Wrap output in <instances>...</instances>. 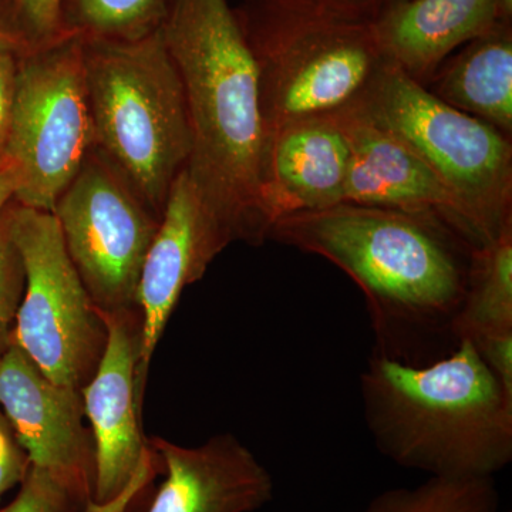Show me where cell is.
<instances>
[{"label": "cell", "mask_w": 512, "mask_h": 512, "mask_svg": "<svg viewBox=\"0 0 512 512\" xmlns=\"http://www.w3.org/2000/svg\"><path fill=\"white\" fill-rule=\"evenodd\" d=\"M332 5L338 6L357 15L375 19L380 10L386 5V0H326Z\"/></svg>", "instance_id": "obj_28"}, {"label": "cell", "mask_w": 512, "mask_h": 512, "mask_svg": "<svg viewBox=\"0 0 512 512\" xmlns=\"http://www.w3.org/2000/svg\"><path fill=\"white\" fill-rule=\"evenodd\" d=\"M99 312L107 328V345L82 390L96 460L93 503L87 512H127L161 467L141 429L144 392L138 366L143 320L138 308Z\"/></svg>", "instance_id": "obj_10"}, {"label": "cell", "mask_w": 512, "mask_h": 512, "mask_svg": "<svg viewBox=\"0 0 512 512\" xmlns=\"http://www.w3.org/2000/svg\"><path fill=\"white\" fill-rule=\"evenodd\" d=\"M348 171V141L333 116L309 117L278 128L268 137L262 183L269 229L288 215L345 202Z\"/></svg>", "instance_id": "obj_15"}, {"label": "cell", "mask_w": 512, "mask_h": 512, "mask_svg": "<svg viewBox=\"0 0 512 512\" xmlns=\"http://www.w3.org/2000/svg\"><path fill=\"white\" fill-rule=\"evenodd\" d=\"M25 291V269L9 234L5 211L0 215V359L13 342L16 316Z\"/></svg>", "instance_id": "obj_23"}, {"label": "cell", "mask_w": 512, "mask_h": 512, "mask_svg": "<svg viewBox=\"0 0 512 512\" xmlns=\"http://www.w3.org/2000/svg\"><path fill=\"white\" fill-rule=\"evenodd\" d=\"M92 498L52 471L30 464L12 503L0 512H87Z\"/></svg>", "instance_id": "obj_22"}, {"label": "cell", "mask_w": 512, "mask_h": 512, "mask_svg": "<svg viewBox=\"0 0 512 512\" xmlns=\"http://www.w3.org/2000/svg\"><path fill=\"white\" fill-rule=\"evenodd\" d=\"M268 239L320 256L355 282L373 353L426 365L458 345L454 325L474 248L436 218L342 202L281 218Z\"/></svg>", "instance_id": "obj_1"}, {"label": "cell", "mask_w": 512, "mask_h": 512, "mask_svg": "<svg viewBox=\"0 0 512 512\" xmlns=\"http://www.w3.org/2000/svg\"><path fill=\"white\" fill-rule=\"evenodd\" d=\"M512 333V228L471 254L466 296L454 336L474 340Z\"/></svg>", "instance_id": "obj_18"}, {"label": "cell", "mask_w": 512, "mask_h": 512, "mask_svg": "<svg viewBox=\"0 0 512 512\" xmlns=\"http://www.w3.org/2000/svg\"><path fill=\"white\" fill-rule=\"evenodd\" d=\"M346 109L392 134L429 165L487 242L512 228L511 137L448 106L390 62Z\"/></svg>", "instance_id": "obj_6"}, {"label": "cell", "mask_w": 512, "mask_h": 512, "mask_svg": "<svg viewBox=\"0 0 512 512\" xmlns=\"http://www.w3.org/2000/svg\"><path fill=\"white\" fill-rule=\"evenodd\" d=\"M426 89L512 137V25L497 23L468 42L441 64Z\"/></svg>", "instance_id": "obj_17"}, {"label": "cell", "mask_w": 512, "mask_h": 512, "mask_svg": "<svg viewBox=\"0 0 512 512\" xmlns=\"http://www.w3.org/2000/svg\"><path fill=\"white\" fill-rule=\"evenodd\" d=\"M53 215L97 309L137 308L141 269L160 217L99 148L90 151Z\"/></svg>", "instance_id": "obj_9"}, {"label": "cell", "mask_w": 512, "mask_h": 512, "mask_svg": "<svg viewBox=\"0 0 512 512\" xmlns=\"http://www.w3.org/2000/svg\"><path fill=\"white\" fill-rule=\"evenodd\" d=\"M96 147L82 39L18 52L15 99L2 158L18 175L16 204L55 211Z\"/></svg>", "instance_id": "obj_7"}, {"label": "cell", "mask_w": 512, "mask_h": 512, "mask_svg": "<svg viewBox=\"0 0 512 512\" xmlns=\"http://www.w3.org/2000/svg\"><path fill=\"white\" fill-rule=\"evenodd\" d=\"M180 74L194 147L187 171L238 241L268 239L258 73L228 0H171L160 28Z\"/></svg>", "instance_id": "obj_2"}, {"label": "cell", "mask_w": 512, "mask_h": 512, "mask_svg": "<svg viewBox=\"0 0 512 512\" xmlns=\"http://www.w3.org/2000/svg\"><path fill=\"white\" fill-rule=\"evenodd\" d=\"M500 494L494 478L429 477L414 487L389 488L362 512H495Z\"/></svg>", "instance_id": "obj_20"}, {"label": "cell", "mask_w": 512, "mask_h": 512, "mask_svg": "<svg viewBox=\"0 0 512 512\" xmlns=\"http://www.w3.org/2000/svg\"><path fill=\"white\" fill-rule=\"evenodd\" d=\"M171 0H64L67 35L84 40L126 42L153 35Z\"/></svg>", "instance_id": "obj_19"}, {"label": "cell", "mask_w": 512, "mask_h": 512, "mask_svg": "<svg viewBox=\"0 0 512 512\" xmlns=\"http://www.w3.org/2000/svg\"><path fill=\"white\" fill-rule=\"evenodd\" d=\"M234 12L258 73L266 144L286 124L352 106L389 62L375 19L326 0H242Z\"/></svg>", "instance_id": "obj_4"}, {"label": "cell", "mask_w": 512, "mask_h": 512, "mask_svg": "<svg viewBox=\"0 0 512 512\" xmlns=\"http://www.w3.org/2000/svg\"><path fill=\"white\" fill-rule=\"evenodd\" d=\"M505 392L512 396V333L468 340Z\"/></svg>", "instance_id": "obj_25"}, {"label": "cell", "mask_w": 512, "mask_h": 512, "mask_svg": "<svg viewBox=\"0 0 512 512\" xmlns=\"http://www.w3.org/2000/svg\"><path fill=\"white\" fill-rule=\"evenodd\" d=\"M165 480L147 512H255L274 498L268 468L231 433L197 447L153 437Z\"/></svg>", "instance_id": "obj_14"}, {"label": "cell", "mask_w": 512, "mask_h": 512, "mask_svg": "<svg viewBox=\"0 0 512 512\" xmlns=\"http://www.w3.org/2000/svg\"><path fill=\"white\" fill-rule=\"evenodd\" d=\"M6 221L25 269L13 340L47 379L82 392L107 345V328L67 254L52 212L8 205Z\"/></svg>", "instance_id": "obj_8"}, {"label": "cell", "mask_w": 512, "mask_h": 512, "mask_svg": "<svg viewBox=\"0 0 512 512\" xmlns=\"http://www.w3.org/2000/svg\"><path fill=\"white\" fill-rule=\"evenodd\" d=\"M64 0H0V37L18 52L40 49L67 35Z\"/></svg>", "instance_id": "obj_21"}, {"label": "cell", "mask_w": 512, "mask_h": 512, "mask_svg": "<svg viewBox=\"0 0 512 512\" xmlns=\"http://www.w3.org/2000/svg\"><path fill=\"white\" fill-rule=\"evenodd\" d=\"M96 147L161 218L194 136L180 74L160 29L126 42L84 40Z\"/></svg>", "instance_id": "obj_5"}, {"label": "cell", "mask_w": 512, "mask_h": 512, "mask_svg": "<svg viewBox=\"0 0 512 512\" xmlns=\"http://www.w3.org/2000/svg\"><path fill=\"white\" fill-rule=\"evenodd\" d=\"M235 241L234 229L208 204L185 167L165 201L138 282L137 308L143 320L138 382L143 392L151 359L184 289L200 281Z\"/></svg>", "instance_id": "obj_11"}, {"label": "cell", "mask_w": 512, "mask_h": 512, "mask_svg": "<svg viewBox=\"0 0 512 512\" xmlns=\"http://www.w3.org/2000/svg\"><path fill=\"white\" fill-rule=\"evenodd\" d=\"M495 25V0H406L375 18L386 59L424 87L457 49Z\"/></svg>", "instance_id": "obj_16"}, {"label": "cell", "mask_w": 512, "mask_h": 512, "mask_svg": "<svg viewBox=\"0 0 512 512\" xmlns=\"http://www.w3.org/2000/svg\"><path fill=\"white\" fill-rule=\"evenodd\" d=\"M330 116L349 146L345 202L427 215L453 229L474 249L490 244L453 191L402 141L355 110Z\"/></svg>", "instance_id": "obj_13"}, {"label": "cell", "mask_w": 512, "mask_h": 512, "mask_svg": "<svg viewBox=\"0 0 512 512\" xmlns=\"http://www.w3.org/2000/svg\"><path fill=\"white\" fill-rule=\"evenodd\" d=\"M400 2H406V0H386V5H384V8L389 5H393V3H400Z\"/></svg>", "instance_id": "obj_30"}, {"label": "cell", "mask_w": 512, "mask_h": 512, "mask_svg": "<svg viewBox=\"0 0 512 512\" xmlns=\"http://www.w3.org/2000/svg\"><path fill=\"white\" fill-rule=\"evenodd\" d=\"M495 512H511V511L510 510H508V511H500V510H498V511H495Z\"/></svg>", "instance_id": "obj_31"}, {"label": "cell", "mask_w": 512, "mask_h": 512, "mask_svg": "<svg viewBox=\"0 0 512 512\" xmlns=\"http://www.w3.org/2000/svg\"><path fill=\"white\" fill-rule=\"evenodd\" d=\"M359 386L367 430L396 466L441 478L510 466L512 396L468 340L426 365L372 352Z\"/></svg>", "instance_id": "obj_3"}, {"label": "cell", "mask_w": 512, "mask_h": 512, "mask_svg": "<svg viewBox=\"0 0 512 512\" xmlns=\"http://www.w3.org/2000/svg\"><path fill=\"white\" fill-rule=\"evenodd\" d=\"M18 190V175L15 167L5 158H0V215L8 208L9 202L15 200Z\"/></svg>", "instance_id": "obj_27"}, {"label": "cell", "mask_w": 512, "mask_h": 512, "mask_svg": "<svg viewBox=\"0 0 512 512\" xmlns=\"http://www.w3.org/2000/svg\"><path fill=\"white\" fill-rule=\"evenodd\" d=\"M0 410L30 464L52 471L92 498L94 443L82 392L47 379L13 340L0 359Z\"/></svg>", "instance_id": "obj_12"}, {"label": "cell", "mask_w": 512, "mask_h": 512, "mask_svg": "<svg viewBox=\"0 0 512 512\" xmlns=\"http://www.w3.org/2000/svg\"><path fill=\"white\" fill-rule=\"evenodd\" d=\"M497 23L512 25V0H495Z\"/></svg>", "instance_id": "obj_29"}, {"label": "cell", "mask_w": 512, "mask_h": 512, "mask_svg": "<svg viewBox=\"0 0 512 512\" xmlns=\"http://www.w3.org/2000/svg\"><path fill=\"white\" fill-rule=\"evenodd\" d=\"M16 67H18V52L8 40L0 37V158L5 150L13 99H15Z\"/></svg>", "instance_id": "obj_26"}, {"label": "cell", "mask_w": 512, "mask_h": 512, "mask_svg": "<svg viewBox=\"0 0 512 512\" xmlns=\"http://www.w3.org/2000/svg\"><path fill=\"white\" fill-rule=\"evenodd\" d=\"M30 467L26 451L20 446L12 426L0 410V500L22 483Z\"/></svg>", "instance_id": "obj_24"}]
</instances>
